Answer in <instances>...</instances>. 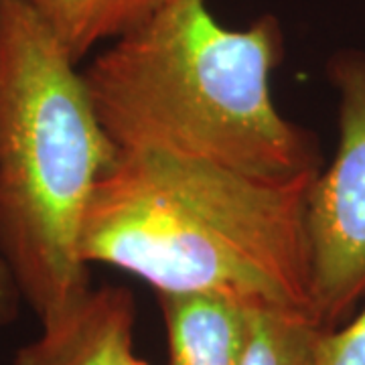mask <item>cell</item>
<instances>
[{
    "label": "cell",
    "mask_w": 365,
    "mask_h": 365,
    "mask_svg": "<svg viewBox=\"0 0 365 365\" xmlns=\"http://www.w3.org/2000/svg\"><path fill=\"white\" fill-rule=\"evenodd\" d=\"M130 309L136 307L128 288L91 287L73 309L41 325L39 337L16 351L13 365H102L112 327Z\"/></svg>",
    "instance_id": "6"
},
{
    "label": "cell",
    "mask_w": 365,
    "mask_h": 365,
    "mask_svg": "<svg viewBox=\"0 0 365 365\" xmlns=\"http://www.w3.org/2000/svg\"><path fill=\"white\" fill-rule=\"evenodd\" d=\"M67 55L79 63L100 43H112L150 21L170 0H29Z\"/></svg>",
    "instance_id": "7"
},
{
    "label": "cell",
    "mask_w": 365,
    "mask_h": 365,
    "mask_svg": "<svg viewBox=\"0 0 365 365\" xmlns=\"http://www.w3.org/2000/svg\"><path fill=\"white\" fill-rule=\"evenodd\" d=\"M274 16L227 29L205 0H170L112 41L83 73L118 153L157 150L264 181L319 175L317 138L278 112Z\"/></svg>",
    "instance_id": "2"
},
{
    "label": "cell",
    "mask_w": 365,
    "mask_h": 365,
    "mask_svg": "<svg viewBox=\"0 0 365 365\" xmlns=\"http://www.w3.org/2000/svg\"><path fill=\"white\" fill-rule=\"evenodd\" d=\"M21 300L23 299H21L13 274L9 270L6 262L0 258V327L11 325L16 319Z\"/></svg>",
    "instance_id": "11"
},
{
    "label": "cell",
    "mask_w": 365,
    "mask_h": 365,
    "mask_svg": "<svg viewBox=\"0 0 365 365\" xmlns=\"http://www.w3.org/2000/svg\"><path fill=\"white\" fill-rule=\"evenodd\" d=\"M118 148L29 0H0V258L39 325L90 292L81 230Z\"/></svg>",
    "instance_id": "3"
},
{
    "label": "cell",
    "mask_w": 365,
    "mask_h": 365,
    "mask_svg": "<svg viewBox=\"0 0 365 365\" xmlns=\"http://www.w3.org/2000/svg\"><path fill=\"white\" fill-rule=\"evenodd\" d=\"M314 179L264 181L157 150L118 153L90 199L81 258L157 294L211 292L311 317Z\"/></svg>",
    "instance_id": "1"
},
{
    "label": "cell",
    "mask_w": 365,
    "mask_h": 365,
    "mask_svg": "<svg viewBox=\"0 0 365 365\" xmlns=\"http://www.w3.org/2000/svg\"><path fill=\"white\" fill-rule=\"evenodd\" d=\"M134 321L136 309H130L112 327L102 353V365H148L134 349Z\"/></svg>",
    "instance_id": "10"
},
{
    "label": "cell",
    "mask_w": 365,
    "mask_h": 365,
    "mask_svg": "<svg viewBox=\"0 0 365 365\" xmlns=\"http://www.w3.org/2000/svg\"><path fill=\"white\" fill-rule=\"evenodd\" d=\"M323 331L300 311L260 307L244 365H319Z\"/></svg>",
    "instance_id": "8"
},
{
    "label": "cell",
    "mask_w": 365,
    "mask_h": 365,
    "mask_svg": "<svg viewBox=\"0 0 365 365\" xmlns=\"http://www.w3.org/2000/svg\"><path fill=\"white\" fill-rule=\"evenodd\" d=\"M329 76L339 96V146L307 209L311 319L325 331L365 299V55H335Z\"/></svg>",
    "instance_id": "4"
},
{
    "label": "cell",
    "mask_w": 365,
    "mask_h": 365,
    "mask_svg": "<svg viewBox=\"0 0 365 365\" xmlns=\"http://www.w3.org/2000/svg\"><path fill=\"white\" fill-rule=\"evenodd\" d=\"M157 297L167 331V365H244L260 307L211 292Z\"/></svg>",
    "instance_id": "5"
},
{
    "label": "cell",
    "mask_w": 365,
    "mask_h": 365,
    "mask_svg": "<svg viewBox=\"0 0 365 365\" xmlns=\"http://www.w3.org/2000/svg\"><path fill=\"white\" fill-rule=\"evenodd\" d=\"M319 365H365V309L343 325L323 331Z\"/></svg>",
    "instance_id": "9"
}]
</instances>
